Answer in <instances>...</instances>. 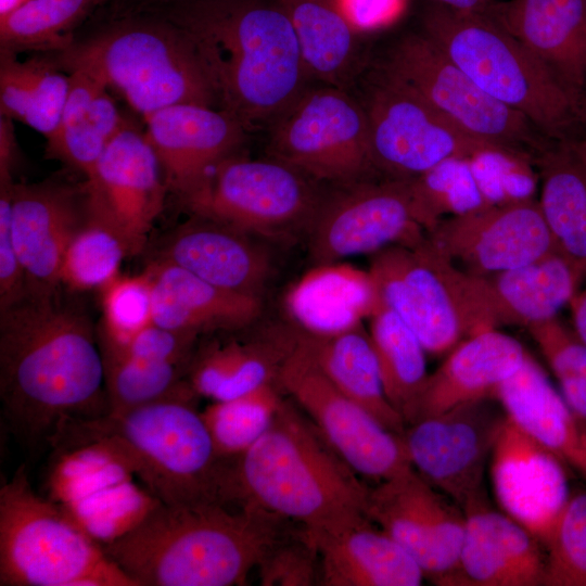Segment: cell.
Segmentation results:
<instances>
[{
	"label": "cell",
	"mask_w": 586,
	"mask_h": 586,
	"mask_svg": "<svg viewBox=\"0 0 586 586\" xmlns=\"http://www.w3.org/2000/svg\"><path fill=\"white\" fill-rule=\"evenodd\" d=\"M0 51V115L49 138L59 125L69 90V75L49 53L20 61Z\"/></svg>",
	"instance_id": "cell-37"
},
{
	"label": "cell",
	"mask_w": 586,
	"mask_h": 586,
	"mask_svg": "<svg viewBox=\"0 0 586 586\" xmlns=\"http://www.w3.org/2000/svg\"><path fill=\"white\" fill-rule=\"evenodd\" d=\"M378 68L504 154L533 164L544 144L546 137L522 113L483 91L423 33L397 40Z\"/></svg>",
	"instance_id": "cell-10"
},
{
	"label": "cell",
	"mask_w": 586,
	"mask_h": 586,
	"mask_svg": "<svg viewBox=\"0 0 586 586\" xmlns=\"http://www.w3.org/2000/svg\"><path fill=\"white\" fill-rule=\"evenodd\" d=\"M85 218L82 186L14 183L11 235L28 293L54 294L65 250Z\"/></svg>",
	"instance_id": "cell-23"
},
{
	"label": "cell",
	"mask_w": 586,
	"mask_h": 586,
	"mask_svg": "<svg viewBox=\"0 0 586 586\" xmlns=\"http://www.w3.org/2000/svg\"><path fill=\"white\" fill-rule=\"evenodd\" d=\"M127 255L123 240L86 213L65 250L59 282L73 291L102 290L119 275Z\"/></svg>",
	"instance_id": "cell-43"
},
{
	"label": "cell",
	"mask_w": 586,
	"mask_h": 586,
	"mask_svg": "<svg viewBox=\"0 0 586 586\" xmlns=\"http://www.w3.org/2000/svg\"><path fill=\"white\" fill-rule=\"evenodd\" d=\"M378 306L368 271L342 262L316 265L289 290L285 307L297 330L328 335L361 324Z\"/></svg>",
	"instance_id": "cell-32"
},
{
	"label": "cell",
	"mask_w": 586,
	"mask_h": 586,
	"mask_svg": "<svg viewBox=\"0 0 586 586\" xmlns=\"http://www.w3.org/2000/svg\"><path fill=\"white\" fill-rule=\"evenodd\" d=\"M581 124L582 128L586 130V93L581 104Z\"/></svg>",
	"instance_id": "cell-58"
},
{
	"label": "cell",
	"mask_w": 586,
	"mask_h": 586,
	"mask_svg": "<svg viewBox=\"0 0 586 586\" xmlns=\"http://www.w3.org/2000/svg\"><path fill=\"white\" fill-rule=\"evenodd\" d=\"M402 0H341L343 9L359 30L380 25L392 17Z\"/></svg>",
	"instance_id": "cell-52"
},
{
	"label": "cell",
	"mask_w": 586,
	"mask_h": 586,
	"mask_svg": "<svg viewBox=\"0 0 586 586\" xmlns=\"http://www.w3.org/2000/svg\"><path fill=\"white\" fill-rule=\"evenodd\" d=\"M489 461L492 484L501 510L544 546L570 496L569 467L510 418Z\"/></svg>",
	"instance_id": "cell-22"
},
{
	"label": "cell",
	"mask_w": 586,
	"mask_h": 586,
	"mask_svg": "<svg viewBox=\"0 0 586 586\" xmlns=\"http://www.w3.org/2000/svg\"><path fill=\"white\" fill-rule=\"evenodd\" d=\"M247 232L193 215L165 241L158 260L171 263L228 291L259 296L272 263L266 249Z\"/></svg>",
	"instance_id": "cell-25"
},
{
	"label": "cell",
	"mask_w": 586,
	"mask_h": 586,
	"mask_svg": "<svg viewBox=\"0 0 586 586\" xmlns=\"http://www.w3.org/2000/svg\"><path fill=\"white\" fill-rule=\"evenodd\" d=\"M110 1H112V0H107V2H110Z\"/></svg>",
	"instance_id": "cell-59"
},
{
	"label": "cell",
	"mask_w": 586,
	"mask_h": 586,
	"mask_svg": "<svg viewBox=\"0 0 586 586\" xmlns=\"http://www.w3.org/2000/svg\"><path fill=\"white\" fill-rule=\"evenodd\" d=\"M54 457L50 476L54 501L101 545L130 530L160 502L95 447L54 451Z\"/></svg>",
	"instance_id": "cell-20"
},
{
	"label": "cell",
	"mask_w": 586,
	"mask_h": 586,
	"mask_svg": "<svg viewBox=\"0 0 586 586\" xmlns=\"http://www.w3.org/2000/svg\"><path fill=\"white\" fill-rule=\"evenodd\" d=\"M359 477L301 408L284 398L266 432L232 467L238 502L304 527L366 515L369 487Z\"/></svg>",
	"instance_id": "cell-5"
},
{
	"label": "cell",
	"mask_w": 586,
	"mask_h": 586,
	"mask_svg": "<svg viewBox=\"0 0 586 586\" xmlns=\"http://www.w3.org/2000/svg\"><path fill=\"white\" fill-rule=\"evenodd\" d=\"M196 339L195 335L177 332L152 322L124 346H99L101 349L117 351L142 359L189 364Z\"/></svg>",
	"instance_id": "cell-51"
},
{
	"label": "cell",
	"mask_w": 586,
	"mask_h": 586,
	"mask_svg": "<svg viewBox=\"0 0 586 586\" xmlns=\"http://www.w3.org/2000/svg\"><path fill=\"white\" fill-rule=\"evenodd\" d=\"M13 186V180L0 181V313L28 294L27 278L11 235Z\"/></svg>",
	"instance_id": "cell-50"
},
{
	"label": "cell",
	"mask_w": 586,
	"mask_h": 586,
	"mask_svg": "<svg viewBox=\"0 0 586 586\" xmlns=\"http://www.w3.org/2000/svg\"><path fill=\"white\" fill-rule=\"evenodd\" d=\"M142 12L157 13L190 34L219 109L247 131L268 127L309 86L278 0H177Z\"/></svg>",
	"instance_id": "cell-2"
},
{
	"label": "cell",
	"mask_w": 586,
	"mask_h": 586,
	"mask_svg": "<svg viewBox=\"0 0 586 586\" xmlns=\"http://www.w3.org/2000/svg\"><path fill=\"white\" fill-rule=\"evenodd\" d=\"M507 419L484 397L411 423L402 435L411 467L463 512L485 502V467Z\"/></svg>",
	"instance_id": "cell-14"
},
{
	"label": "cell",
	"mask_w": 586,
	"mask_h": 586,
	"mask_svg": "<svg viewBox=\"0 0 586 586\" xmlns=\"http://www.w3.org/2000/svg\"><path fill=\"white\" fill-rule=\"evenodd\" d=\"M277 385L359 476L381 482L411 468L403 436L339 391L297 341L279 370Z\"/></svg>",
	"instance_id": "cell-16"
},
{
	"label": "cell",
	"mask_w": 586,
	"mask_h": 586,
	"mask_svg": "<svg viewBox=\"0 0 586 586\" xmlns=\"http://www.w3.org/2000/svg\"><path fill=\"white\" fill-rule=\"evenodd\" d=\"M256 569L263 586H313L320 582L319 556L302 526H290L282 533Z\"/></svg>",
	"instance_id": "cell-48"
},
{
	"label": "cell",
	"mask_w": 586,
	"mask_h": 586,
	"mask_svg": "<svg viewBox=\"0 0 586 586\" xmlns=\"http://www.w3.org/2000/svg\"><path fill=\"white\" fill-rule=\"evenodd\" d=\"M426 235L456 265L479 277L513 269L559 251L534 198L444 218Z\"/></svg>",
	"instance_id": "cell-19"
},
{
	"label": "cell",
	"mask_w": 586,
	"mask_h": 586,
	"mask_svg": "<svg viewBox=\"0 0 586 586\" xmlns=\"http://www.w3.org/2000/svg\"><path fill=\"white\" fill-rule=\"evenodd\" d=\"M146 270L161 327L199 336L246 328L262 314V297L218 288L171 263L154 259Z\"/></svg>",
	"instance_id": "cell-29"
},
{
	"label": "cell",
	"mask_w": 586,
	"mask_h": 586,
	"mask_svg": "<svg viewBox=\"0 0 586 586\" xmlns=\"http://www.w3.org/2000/svg\"><path fill=\"white\" fill-rule=\"evenodd\" d=\"M49 54L66 73L81 69L99 78L143 117L180 103L219 109L190 34L154 12L102 16L66 49Z\"/></svg>",
	"instance_id": "cell-6"
},
{
	"label": "cell",
	"mask_w": 586,
	"mask_h": 586,
	"mask_svg": "<svg viewBox=\"0 0 586 586\" xmlns=\"http://www.w3.org/2000/svg\"><path fill=\"white\" fill-rule=\"evenodd\" d=\"M177 0H112L107 2L104 16H117L142 12Z\"/></svg>",
	"instance_id": "cell-54"
},
{
	"label": "cell",
	"mask_w": 586,
	"mask_h": 586,
	"mask_svg": "<svg viewBox=\"0 0 586 586\" xmlns=\"http://www.w3.org/2000/svg\"><path fill=\"white\" fill-rule=\"evenodd\" d=\"M273 374L272 354L258 337L247 342H213L194 351L187 381L199 397L221 402L270 383Z\"/></svg>",
	"instance_id": "cell-38"
},
{
	"label": "cell",
	"mask_w": 586,
	"mask_h": 586,
	"mask_svg": "<svg viewBox=\"0 0 586 586\" xmlns=\"http://www.w3.org/2000/svg\"><path fill=\"white\" fill-rule=\"evenodd\" d=\"M496 398L508 418L586 480V429L531 355Z\"/></svg>",
	"instance_id": "cell-31"
},
{
	"label": "cell",
	"mask_w": 586,
	"mask_h": 586,
	"mask_svg": "<svg viewBox=\"0 0 586 586\" xmlns=\"http://www.w3.org/2000/svg\"><path fill=\"white\" fill-rule=\"evenodd\" d=\"M470 166L487 205L533 198V164L502 153H486L470 161Z\"/></svg>",
	"instance_id": "cell-49"
},
{
	"label": "cell",
	"mask_w": 586,
	"mask_h": 586,
	"mask_svg": "<svg viewBox=\"0 0 586 586\" xmlns=\"http://www.w3.org/2000/svg\"><path fill=\"white\" fill-rule=\"evenodd\" d=\"M196 399L173 397L73 419L60 429L50 447L53 451L95 447L165 505L234 504V458L218 453Z\"/></svg>",
	"instance_id": "cell-4"
},
{
	"label": "cell",
	"mask_w": 586,
	"mask_h": 586,
	"mask_svg": "<svg viewBox=\"0 0 586 586\" xmlns=\"http://www.w3.org/2000/svg\"><path fill=\"white\" fill-rule=\"evenodd\" d=\"M526 355L519 341L496 329L464 339L428 375L405 418L406 426L467 402L496 397L500 384L522 366Z\"/></svg>",
	"instance_id": "cell-27"
},
{
	"label": "cell",
	"mask_w": 586,
	"mask_h": 586,
	"mask_svg": "<svg viewBox=\"0 0 586 586\" xmlns=\"http://www.w3.org/2000/svg\"><path fill=\"white\" fill-rule=\"evenodd\" d=\"M426 35L483 91L522 113L545 137L582 127L575 101L533 53L487 15L432 2Z\"/></svg>",
	"instance_id": "cell-7"
},
{
	"label": "cell",
	"mask_w": 586,
	"mask_h": 586,
	"mask_svg": "<svg viewBox=\"0 0 586 586\" xmlns=\"http://www.w3.org/2000/svg\"><path fill=\"white\" fill-rule=\"evenodd\" d=\"M378 306L396 313L426 353H449L464 339L495 329L482 278L456 265L426 235L373 254L368 270Z\"/></svg>",
	"instance_id": "cell-9"
},
{
	"label": "cell",
	"mask_w": 586,
	"mask_h": 586,
	"mask_svg": "<svg viewBox=\"0 0 586 586\" xmlns=\"http://www.w3.org/2000/svg\"><path fill=\"white\" fill-rule=\"evenodd\" d=\"M1 586H137L24 467L0 488Z\"/></svg>",
	"instance_id": "cell-8"
},
{
	"label": "cell",
	"mask_w": 586,
	"mask_h": 586,
	"mask_svg": "<svg viewBox=\"0 0 586 586\" xmlns=\"http://www.w3.org/2000/svg\"><path fill=\"white\" fill-rule=\"evenodd\" d=\"M544 548L545 586H586V491L569 496Z\"/></svg>",
	"instance_id": "cell-46"
},
{
	"label": "cell",
	"mask_w": 586,
	"mask_h": 586,
	"mask_svg": "<svg viewBox=\"0 0 586 586\" xmlns=\"http://www.w3.org/2000/svg\"><path fill=\"white\" fill-rule=\"evenodd\" d=\"M578 105L586 93V0L498 1L494 16Z\"/></svg>",
	"instance_id": "cell-26"
},
{
	"label": "cell",
	"mask_w": 586,
	"mask_h": 586,
	"mask_svg": "<svg viewBox=\"0 0 586 586\" xmlns=\"http://www.w3.org/2000/svg\"><path fill=\"white\" fill-rule=\"evenodd\" d=\"M143 118L167 190L181 203L202 188L220 162L238 153L247 135L229 112L200 104H174Z\"/></svg>",
	"instance_id": "cell-21"
},
{
	"label": "cell",
	"mask_w": 586,
	"mask_h": 586,
	"mask_svg": "<svg viewBox=\"0 0 586 586\" xmlns=\"http://www.w3.org/2000/svg\"><path fill=\"white\" fill-rule=\"evenodd\" d=\"M321 200L307 228L315 265L411 245L425 235L415 214L410 179H369L337 186Z\"/></svg>",
	"instance_id": "cell-15"
},
{
	"label": "cell",
	"mask_w": 586,
	"mask_h": 586,
	"mask_svg": "<svg viewBox=\"0 0 586 586\" xmlns=\"http://www.w3.org/2000/svg\"><path fill=\"white\" fill-rule=\"evenodd\" d=\"M464 514L459 586L545 585L546 551L526 528L488 500Z\"/></svg>",
	"instance_id": "cell-28"
},
{
	"label": "cell",
	"mask_w": 586,
	"mask_h": 586,
	"mask_svg": "<svg viewBox=\"0 0 586 586\" xmlns=\"http://www.w3.org/2000/svg\"><path fill=\"white\" fill-rule=\"evenodd\" d=\"M432 2L457 11L476 13L489 17L494 16L498 3L496 0H432Z\"/></svg>",
	"instance_id": "cell-55"
},
{
	"label": "cell",
	"mask_w": 586,
	"mask_h": 586,
	"mask_svg": "<svg viewBox=\"0 0 586 586\" xmlns=\"http://www.w3.org/2000/svg\"><path fill=\"white\" fill-rule=\"evenodd\" d=\"M69 90L61 119L47 138L46 155L89 177L102 152L127 120L109 87L93 75L69 73Z\"/></svg>",
	"instance_id": "cell-36"
},
{
	"label": "cell",
	"mask_w": 586,
	"mask_h": 586,
	"mask_svg": "<svg viewBox=\"0 0 586 586\" xmlns=\"http://www.w3.org/2000/svg\"><path fill=\"white\" fill-rule=\"evenodd\" d=\"M296 333L298 346L339 391L384 428L403 435L406 423L384 393L371 340L361 324L328 335Z\"/></svg>",
	"instance_id": "cell-35"
},
{
	"label": "cell",
	"mask_w": 586,
	"mask_h": 586,
	"mask_svg": "<svg viewBox=\"0 0 586 586\" xmlns=\"http://www.w3.org/2000/svg\"><path fill=\"white\" fill-rule=\"evenodd\" d=\"M268 130L269 157L315 181L342 186L375 171L366 113L349 90L308 86Z\"/></svg>",
	"instance_id": "cell-11"
},
{
	"label": "cell",
	"mask_w": 586,
	"mask_h": 586,
	"mask_svg": "<svg viewBox=\"0 0 586 586\" xmlns=\"http://www.w3.org/2000/svg\"><path fill=\"white\" fill-rule=\"evenodd\" d=\"M277 384H268L242 396L213 402L202 412L218 453L237 458L269 428L282 400Z\"/></svg>",
	"instance_id": "cell-42"
},
{
	"label": "cell",
	"mask_w": 586,
	"mask_h": 586,
	"mask_svg": "<svg viewBox=\"0 0 586 586\" xmlns=\"http://www.w3.org/2000/svg\"><path fill=\"white\" fill-rule=\"evenodd\" d=\"M12 119L0 115V180H13L17 157V142Z\"/></svg>",
	"instance_id": "cell-53"
},
{
	"label": "cell",
	"mask_w": 586,
	"mask_h": 586,
	"mask_svg": "<svg viewBox=\"0 0 586 586\" xmlns=\"http://www.w3.org/2000/svg\"><path fill=\"white\" fill-rule=\"evenodd\" d=\"M526 329L552 370L563 399L586 429V344L558 316Z\"/></svg>",
	"instance_id": "cell-45"
},
{
	"label": "cell",
	"mask_w": 586,
	"mask_h": 586,
	"mask_svg": "<svg viewBox=\"0 0 586 586\" xmlns=\"http://www.w3.org/2000/svg\"><path fill=\"white\" fill-rule=\"evenodd\" d=\"M415 214L426 231L444 218L486 206L470 161L451 160L410 179Z\"/></svg>",
	"instance_id": "cell-44"
},
{
	"label": "cell",
	"mask_w": 586,
	"mask_h": 586,
	"mask_svg": "<svg viewBox=\"0 0 586 586\" xmlns=\"http://www.w3.org/2000/svg\"><path fill=\"white\" fill-rule=\"evenodd\" d=\"M302 527L319 556V585L419 586L423 582L416 560L365 514Z\"/></svg>",
	"instance_id": "cell-24"
},
{
	"label": "cell",
	"mask_w": 586,
	"mask_h": 586,
	"mask_svg": "<svg viewBox=\"0 0 586 586\" xmlns=\"http://www.w3.org/2000/svg\"><path fill=\"white\" fill-rule=\"evenodd\" d=\"M314 181L271 157L251 160L234 154L220 162L182 204L192 215L255 237H284L307 230L322 196Z\"/></svg>",
	"instance_id": "cell-13"
},
{
	"label": "cell",
	"mask_w": 586,
	"mask_h": 586,
	"mask_svg": "<svg viewBox=\"0 0 586 586\" xmlns=\"http://www.w3.org/2000/svg\"><path fill=\"white\" fill-rule=\"evenodd\" d=\"M109 411L119 412L173 397H196L187 381L189 364L137 358L101 349Z\"/></svg>",
	"instance_id": "cell-41"
},
{
	"label": "cell",
	"mask_w": 586,
	"mask_h": 586,
	"mask_svg": "<svg viewBox=\"0 0 586 586\" xmlns=\"http://www.w3.org/2000/svg\"><path fill=\"white\" fill-rule=\"evenodd\" d=\"M574 331L586 344V288L578 289L570 304Z\"/></svg>",
	"instance_id": "cell-56"
},
{
	"label": "cell",
	"mask_w": 586,
	"mask_h": 586,
	"mask_svg": "<svg viewBox=\"0 0 586 586\" xmlns=\"http://www.w3.org/2000/svg\"><path fill=\"white\" fill-rule=\"evenodd\" d=\"M107 0H26L0 14V51L56 53L76 29Z\"/></svg>",
	"instance_id": "cell-39"
},
{
	"label": "cell",
	"mask_w": 586,
	"mask_h": 586,
	"mask_svg": "<svg viewBox=\"0 0 586 586\" xmlns=\"http://www.w3.org/2000/svg\"><path fill=\"white\" fill-rule=\"evenodd\" d=\"M26 0H1V12L0 14H3L5 12L11 11L12 9L18 7Z\"/></svg>",
	"instance_id": "cell-57"
},
{
	"label": "cell",
	"mask_w": 586,
	"mask_h": 586,
	"mask_svg": "<svg viewBox=\"0 0 586 586\" xmlns=\"http://www.w3.org/2000/svg\"><path fill=\"white\" fill-rule=\"evenodd\" d=\"M100 292L103 321L99 345L124 346L153 322L152 282L146 269L133 276L119 273Z\"/></svg>",
	"instance_id": "cell-47"
},
{
	"label": "cell",
	"mask_w": 586,
	"mask_h": 586,
	"mask_svg": "<svg viewBox=\"0 0 586 586\" xmlns=\"http://www.w3.org/2000/svg\"><path fill=\"white\" fill-rule=\"evenodd\" d=\"M290 523L252 504L157 502L102 547L137 586L245 585Z\"/></svg>",
	"instance_id": "cell-3"
},
{
	"label": "cell",
	"mask_w": 586,
	"mask_h": 586,
	"mask_svg": "<svg viewBox=\"0 0 586 586\" xmlns=\"http://www.w3.org/2000/svg\"><path fill=\"white\" fill-rule=\"evenodd\" d=\"M370 320L369 336L384 393L405 421L429 375L426 352L416 333L390 308L377 306Z\"/></svg>",
	"instance_id": "cell-40"
},
{
	"label": "cell",
	"mask_w": 586,
	"mask_h": 586,
	"mask_svg": "<svg viewBox=\"0 0 586 586\" xmlns=\"http://www.w3.org/2000/svg\"><path fill=\"white\" fill-rule=\"evenodd\" d=\"M0 402L26 449L50 447L68 421L109 412L103 359L91 323L53 294L28 293L0 313Z\"/></svg>",
	"instance_id": "cell-1"
},
{
	"label": "cell",
	"mask_w": 586,
	"mask_h": 586,
	"mask_svg": "<svg viewBox=\"0 0 586 586\" xmlns=\"http://www.w3.org/2000/svg\"><path fill=\"white\" fill-rule=\"evenodd\" d=\"M358 99L367 117L374 170L388 179H412L447 161L501 153L379 68Z\"/></svg>",
	"instance_id": "cell-12"
},
{
	"label": "cell",
	"mask_w": 586,
	"mask_h": 586,
	"mask_svg": "<svg viewBox=\"0 0 586 586\" xmlns=\"http://www.w3.org/2000/svg\"><path fill=\"white\" fill-rule=\"evenodd\" d=\"M278 2L293 27L309 79L351 90L362 71V50L341 0Z\"/></svg>",
	"instance_id": "cell-33"
},
{
	"label": "cell",
	"mask_w": 586,
	"mask_h": 586,
	"mask_svg": "<svg viewBox=\"0 0 586 586\" xmlns=\"http://www.w3.org/2000/svg\"><path fill=\"white\" fill-rule=\"evenodd\" d=\"M584 281L572 263L555 251L523 266L482 277L489 308L499 324L532 323L558 316Z\"/></svg>",
	"instance_id": "cell-34"
},
{
	"label": "cell",
	"mask_w": 586,
	"mask_h": 586,
	"mask_svg": "<svg viewBox=\"0 0 586 586\" xmlns=\"http://www.w3.org/2000/svg\"><path fill=\"white\" fill-rule=\"evenodd\" d=\"M365 513L434 584L458 586L463 510L412 467L369 487Z\"/></svg>",
	"instance_id": "cell-17"
},
{
	"label": "cell",
	"mask_w": 586,
	"mask_h": 586,
	"mask_svg": "<svg viewBox=\"0 0 586 586\" xmlns=\"http://www.w3.org/2000/svg\"><path fill=\"white\" fill-rule=\"evenodd\" d=\"M539 205L559 251L586 278V130L546 138L533 158Z\"/></svg>",
	"instance_id": "cell-30"
},
{
	"label": "cell",
	"mask_w": 586,
	"mask_h": 586,
	"mask_svg": "<svg viewBox=\"0 0 586 586\" xmlns=\"http://www.w3.org/2000/svg\"><path fill=\"white\" fill-rule=\"evenodd\" d=\"M82 189L87 215L112 229L129 255L140 253L168 191L145 131L127 122L102 152Z\"/></svg>",
	"instance_id": "cell-18"
}]
</instances>
